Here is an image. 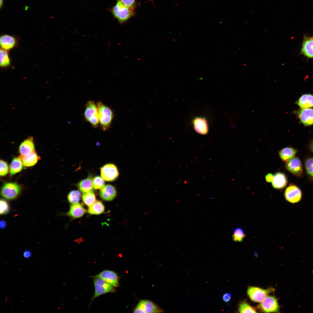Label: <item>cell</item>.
<instances>
[{
	"instance_id": "35",
	"label": "cell",
	"mask_w": 313,
	"mask_h": 313,
	"mask_svg": "<svg viewBox=\"0 0 313 313\" xmlns=\"http://www.w3.org/2000/svg\"><path fill=\"white\" fill-rule=\"evenodd\" d=\"M0 175L3 176L6 175L8 172L9 168L7 163L5 161L1 160Z\"/></svg>"
},
{
	"instance_id": "3",
	"label": "cell",
	"mask_w": 313,
	"mask_h": 313,
	"mask_svg": "<svg viewBox=\"0 0 313 313\" xmlns=\"http://www.w3.org/2000/svg\"><path fill=\"white\" fill-rule=\"evenodd\" d=\"M83 115L85 120L93 128L99 126V123L97 107L93 101H89L86 103Z\"/></svg>"
},
{
	"instance_id": "17",
	"label": "cell",
	"mask_w": 313,
	"mask_h": 313,
	"mask_svg": "<svg viewBox=\"0 0 313 313\" xmlns=\"http://www.w3.org/2000/svg\"><path fill=\"white\" fill-rule=\"evenodd\" d=\"M34 150L33 138L29 137L21 144L19 148V152L21 155H26L35 151Z\"/></svg>"
},
{
	"instance_id": "25",
	"label": "cell",
	"mask_w": 313,
	"mask_h": 313,
	"mask_svg": "<svg viewBox=\"0 0 313 313\" xmlns=\"http://www.w3.org/2000/svg\"><path fill=\"white\" fill-rule=\"evenodd\" d=\"M0 55L1 67L3 68L9 67L11 64V61L8 51L1 48Z\"/></svg>"
},
{
	"instance_id": "33",
	"label": "cell",
	"mask_w": 313,
	"mask_h": 313,
	"mask_svg": "<svg viewBox=\"0 0 313 313\" xmlns=\"http://www.w3.org/2000/svg\"><path fill=\"white\" fill-rule=\"evenodd\" d=\"M305 167L307 173L313 177V158H309L306 160Z\"/></svg>"
},
{
	"instance_id": "16",
	"label": "cell",
	"mask_w": 313,
	"mask_h": 313,
	"mask_svg": "<svg viewBox=\"0 0 313 313\" xmlns=\"http://www.w3.org/2000/svg\"><path fill=\"white\" fill-rule=\"evenodd\" d=\"M195 130L201 134H206L208 131V125L206 119L201 117L196 118L193 121Z\"/></svg>"
},
{
	"instance_id": "39",
	"label": "cell",
	"mask_w": 313,
	"mask_h": 313,
	"mask_svg": "<svg viewBox=\"0 0 313 313\" xmlns=\"http://www.w3.org/2000/svg\"><path fill=\"white\" fill-rule=\"evenodd\" d=\"M24 256L26 259H29L31 256V253L30 251L28 250H25L23 253Z\"/></svg>"
},
{
	"instance_id": "40",
	"label": "cell",
	"mask_w": 313,
	"mask_h": 313,
	"mask_svg": "<svg viewBox=\"0 0 313 313\" xmlns=\"http://www.w3.org/2000/svg\"><path fill=\"white\" fill-rule=\"evenodd\" d=\"M6 225L5 221L4 220H1L0 222V227L1 229L4 228Z\"/></svg>"
},
{
	"instance_id": "26",
	"label": "cell",
	"mask_w": 313,
	"mask_h": 313,
	"mask_svg": "<svg viewBox=\"0 0 313 313\" xmlns=\"http://www.w3.org/2000/svg\"><path fill=\"white\" fill-rule=\"evenodd\" d=\"M104 210V206L100 201H96L89 207L88 212L92 214H99L103 213Z\"/></svg>"
},
{
	"instance_id": "27",
	"label": "cell",
	"mask_w": 313,
	"mask_h": 313,
	"mask_svg": "<svg viewBox=\"0 0 313 313\" xmlns=\"http://www.w3.org/2000/svg\"><path fill=\"white\" fill-rule=\"evenodd\" d=\"M23 164L21 160L18 158L13 159L10 166V172L11 175L16 174L23 169Z\"/></svg>"
},
{
	"instance_id": "32",
	"label": "cell",
	"mask_w": 313,
	"mask_h": 313,
	"mask_svg": "<svg viewBox=\"0 0 313 313\" xmlns=\"http://www.w3.org/2000/svg\"><path fill=\"white\" fill-rule=\"evenodd\" d=\"M104 179L99 176L95 177L92 181L93 188L95 189H101L104 186Z\"/></svg>"
},
{
	"instance_id": "14",
	"label": "cell",
	"mask_w": 313,
	"mask_h": 313,
	"mask_svg": "<svg viewBox=\"0 0 313 313\" xmlns=\"http://www.w3.org/2000/svg\"><path fill=\"white\" fill-rule=\"evenodd\" d=\"M18 42L16 37L12 35L4 34L0 37L1 48L8 51L16 47Z\"/></svg>"
},
{
	"instance_id": "29",
	"label": "cell",
	"mask_w": 313,
	"mask_h": 313,
	"mask_svg": "<svg viewBox=\"0 0 313 313\" xmlns=\"http://www.w3.org/2000/svg\"><path fill=\"white\" fill-rule=\"evenodd\" d=\"M68 201L72 204L79 203L81 198V194L78 190H73L71 191L68 196Z\"/></svg>"
},
{
	"instance_id": "4",
	"label": "cell",
	"mask_w": 313,
	"mask_h": 313,
	"mask_svg": "<svg viewBox=\"0 0 313 313\" xmlns=\"http://www.w3.org/2000/svg\"><path fill=\"white\" fill-rule=\"evenodd\" d=\"M93 283L95 292L92 299V301L101 295L107 293L114 292L115 289L114 287L99 278H94Z\"/></svg>"
},
{
	"instance_id": "42",
	"label": "cell",
	"mask_w": 313,
	"mask_h": 313,
	"mask_svg": "<svg viewBox=\"0 0 313 313\" xmlns=\"http://www.w3.org/2000/svg\"><path fill=\"white\" fill-rule=\"evenodd\" d=\"M0 8H1L3 6V0H0Z\"/></svg>"
},
{
	"instance_id": "18",
	"label": "cell",
	"mask_w": 313,
	"mask_h": 313,
	"mask_svg": "<svg viewBox=\"0 0 313 313\" xmlns=\"http://www.w3.org/2000/svg\"><path fill=\"white\" fill-rule=\"evenodd\" d=\"M39 158L35 151L27 155H21L18 157L21 161L23 165L26 167H30L35 165Z\"/></svg>"
},
{
	"instance_id": "36",
	"label": "cell",
	"mask_w": 313,
	"mask_h": 313,
	"mask_svg": "<svg viewBox=\"0 0 313 313\" xmlns=\"http://www.w3.org/2000/svg\"><path fill=\"white\" fill-rule=\"evenodd\" d=\"M126 6H132L135 0H120Z\"/></svg>"
},
{
	"instance_id": "19",
	"label": "cell",
	"mask_w": 313,
	"mask_h": 313,
	"mask_svg": "<svg viewBox=\"0 0 313 313\" xmlns=\"http://www.w3.org/2000/svg\"><path fill=\"white\" fill-rule=\"evenodd\" d=\"M301 53L308 58H313V38L304 37Z\"/></svg>"
},
{
	"instance_id": "21",
	"label": "cell",
	"mask_w": 313,
	"mask_h": 313,
	"mask_svg": "<svg viewBox=\"0 0 313 313\" xmlns=\"http://www.w3.org/2000/svg\"><path fill=\"white\" fill-rule=\"evenodd\" d=\"M295 104L301 108L313 107V95L308 94H303L295 102Z\"/></svg>"
},
{
	"instance_id": "13",
	"label": "cell",
	"mask_w": 313,
	"mask_h": 313,
	"mask_svg": "<svg viewBox=\"0 0 313 313\" xmlns=\"http://www.w3.org/2000/svg\"><path fill=\"white\" fill-rule=\"evenodd\" d=\"M285 166L288 170L296 176H301L303 174L301 163L297 157H294L287 161Z\"/></svg>"
},
{
	"instance_id": "23",
	"label": "cell",
	"mask_w": 313,
	"mask_h": 313,
	"mask_svg": "<svg viewBox=\"0 0 313 313\" xmlns=\"http://www.w3.org/2000/svg\"><path fill=\"white\" fill-rule=\"evenodd\" d=\"M77 186L79 190L84 193L92 191L93 187L92 177L89 176L81 180L78 184Z\"/></svg>"
},
{
	"instance_id": "11",
	"label": "cell",
	"mask_w": 313,
	"mask_h": 313,
	"mask_svg": "<svg viewBox=\"0 0 313 313\" xmlns=\"http://www.w3.org/2000/svg\"><path fill=\"white\" fill-rule=\"evenodd\" d=\"M92 277L101 278L114 287H117L119 285L117 274L112 270H104L99 274L92 276Z\"/></svg>"
},
{
	"instance_id": "6",
	"label": "cell",
	"mask_w": 313,
	"mask_h": 313,
	"mask_svg": "<svg viewBox=\"0 0 313 313\" xmlns=\"http://www.w3.org/2000/svg\"><path fill=\"white\" fill-rule=\"evenodd\" d=\"M274 290V289L272 288L264 289L256 287H250L248 289L247 293L252 301L260 303Z\"/></svg>"
},
{
	"instance_id": "2",
	"label": "cell",
	"mask_w": 313,
	"mask_h": 313,
	"mask_svg": "<svg viewBox=\"0 0 313 313\" xmlns=\"http://www.w3.org/2000/svg\"><path fill=\"white\" fill-rule=\"evenodd\" d=\"M134 12L133 6H127L119 0L118 1L112 10L114 16L120 23L127 21L134 14Z\"/></svg>"
},
{
	"instance_id": "8",
	"label": "cell",
	"mask_w": 313,
	"mask_h": 313,
	"mask_svg": "<svg viewBox=\"0 0 313 313\" xmlns=\"http://www.w3.org/2000/svg\"><path fill=\"white\" fill-rule=\"evenodd\" d=\"M101 177L107 181L114 180L119 176V172L116 166L113 164H108L101 168Z\"/></svg>"
},
{
	"instance_id": "31",
	"label": "cell",
	"mask_w": 313,
	"mask_h": 313,
	"mask_svg": "<svg viewBox=\"0 0 313 313\" xmlns=\"http://www.w3.org/2000/svg\"><path fill=\"white\" fill-rule=\"evenodd\" d=\"M239 311L240 313L257 312L254 308L245 302L241 303L239 304Z\"/></svg>"
},
{
	"instance_id": "41",
	"label": "cell",
	"mask_w": 313,
	"mask_h": 313,
	"mask_svg": "<svg viewBox=\"0 0 313 313\" xmlns=\"http://www.w3.org/2000/svg\"><path fill=\"white\" fill-rule=\"evenodd\" d=\"M310 148L311 151L313 152V140L311 142L310 145Z\"/></svg>"
},
{
	"instance_id": "9",
	"label": "cell",
	"mask_w": 313,
	"mask_h": 313,
	"mask_svg": "<svg viewBox=\"0 0 313 313\" xmlns=\"http://www.w3.org/2000/svg\"><path fill=\"white\" fill-rule=\"evenodd\" d=\"M284 196L287 201L294 203H297L301 200L302 193L300 189L297 186L291 185L286 189Z\"/></svg>"
},
{
	"instance_id": "24",
	"label": "cell",
	"mask_w": 313,
	"mask_h": 313,
	"mask_svg": "<svg viewBox=\"0 0 313 313\" xmlns=\"http://www.w3.org/2000/svg\"><path fill=\"white\" fill-rule=\"evenodd\" d=\"M297 150L291 147H286L280 151L279 154L281 159L283 161H287L294 157Z\"/></svg>"
},
{
	"instance_id": "37",
	"label": "cell",
	"mask_w": 313,
	"mask_h": 313,
	"mask_svg": "<svg viewBox=\"0 0 313 313\" xmlns=\"http://www.w3.org/2000/svg\"><path fill=\"white\" fill-rule=\"evenodd\" d=\"M231 295L229 293H226L223 296V301L225 302L229 301L231 299Z\"/></svg>"
},
{
	"instance_id": "34",
	"label": "cell",
	"mask_w": 313,
	"mask_h": 313,
	"mask_svg": "<svg viewBox=\"0 0 313 313\" xmlns=\"http://www.w3.org/2000/svg\"><path fill=\"white\" fill-rule=\"evenodd\" d=\"M1 214H5L7 213L9 210V206L8 202L3 199H1L0 201Z\"/></svg>"
},
{
	"instance_id": "1",
	"label": "cell",
	"mask_w": 313,
	"mask_h": 313,
	"mask_svg": "<svg viewBox=\"0 0 313 313\" xmlns=\"http://www.w3.org/2000/svg\"><path fill=\"white\" fill-rule=\"evenodd\" d=\"M99 123L102 130L105 131L110 128L114 114L112 109L101 101L97 103Z\"/></svg>"
},
{
	"instance_id": "30",
	"label": "cell",
	"mask_w": 313,
	"mask_h": 313,
	"mask_svg": "<svg viewBox=\"0 0 313 313\" xmlns=\"http://www.w3.org/2000/svg\"><path fill=\"white\" fill-rule=\"evenodd\" d=\"M245 235L243 230L241 228H238L234 230L232 235V239L236 242H241L243 240Z\"/></svg>"
},
{
	"instance_id": "7",
	"label": "cell",
	"mask_w": 313,
	"mask_h": 313,
	"mask_svg": "<svg viewBox=\"0 0 313 313\" xmlns=\"http://www.w3.org/2000/svg\"><path fill=\"white\" fill-rule=\"evenodd\" d=\"M134 313H160L162 310L152 302L148 300H142L139 303L133 310Z\"/></svg>"
},
{
	"instance_id": "28",
	"label": "cell",
	"mask_w": 313,
	"mask_h": 313,
	"mask_svg": "<svg viewBox=\"0 0 313 313\" xmlns=\"http://www.w3.org/2000/svg\"><path fill=\"white\" fill-rule=\"evenodd\" d=\"M82 199L84 203L89 207L96 201L95 197L93 191L84 193Z\"/></svg>"
},
{
	"instance_id": "10",
	"label": "cell",
	"mask_w": 313,
	"mask_h": 313,
	"mask_svg": "<svg viewBox=\"0 0 313 313\" xmlns=\"http://www.w3.org/2000/svg\"><path fill=\"white\" fill-rule=\"evenodd\" d=\"M259 306L264 312H276L279 310V306L276 298L272 296L266 297L261 302Z\"/></svg>"
},
{
	"instance_id": "20",
	"label": "cell",
	"mask_w": 313,
	"mask_h": 313,
	"mask_svg": "<svg viewBox=\"0 0 313 313\" xmlns=\"http://www.w3.org/2000/svg\"><path fill=\"white\" fill-rule=\"evenodd\" d=\"M287 183V179L285 174L282 172H277L274 175L272 185L274 188L281 189L285 187Z\"/></svg>"
},
{
	"instance_id": "12",
	"label": "cell",
	"mask_w": 313,
	"mask_h": 313,
	"mask_svg": "<svg viewBox=\"0 0 313 313\" xmlns=\"http://www.w3.org/2000/svg\"><path fill=\"white\" fill-rule=\"evenodd\" d=\"M295 112L303 125L305 126L313 125V109L301 108Z\"/></svg>"
},
{
	"instance_id": "38",
	"label": "cell",
	"mask_w": 313,
	"mask_h": 313,
	"mask_svg": "<svg viewBox=\"0 0 313 313\" xmlns=\"http://www.w3.org/2000/svg\"><path fill=\"white\" fill-rule=\"evenodd\" d=\"M274 175L271 173H269L265 176L266 181L268 182H272L274 179Z\"/></svg>"
},
{
	"instance_id": "5",
	"label": "cell",
	"mask_w": 313,
	"mask_h": 313,
	"mask_svg": "<svg viewBox=\"0 0 313 313\" xmlns=\"http://www.w3.org/2000/svg\"><path fill=\"white\" fill-rule=\"evenodd\" d=\"M21 187L16 183H7L2 186L1 194L5 198L10 200L16 198L19 194Z\"/></svg>"
},
{
	"instance_id": "15",
	"label": "cell",
	"mask_w": 313,
	"mask_h": 313,
	"mask_svg": "<svg viewBox=\"0 0 313 313\" xmlns=\"http://www.w3.org/2000/svg\"><path fill=\"white\" fill-rule=\"evenodd\" d=\"M117 191L115 188L110 185H106L101 189L100 194L101 198L106 201H111L116 197Z\"/></svg>"
},
{
	"instance_id": "22",
	"label": "cell",
	"mask_w": 313,
	"mask_h": 313,
	"mask_svg": "<svg viewBox=\"0 0 313 313\" xmlns=\"http://www.w3.org/2000/svg\"><path fill=\"white\" fill-rule=\"evenodd\" d=\"M86 210L81 203L73 204L70 207L68 215L74 218L82 216L85 213Z\"/></svg>"
}]
</instances>
